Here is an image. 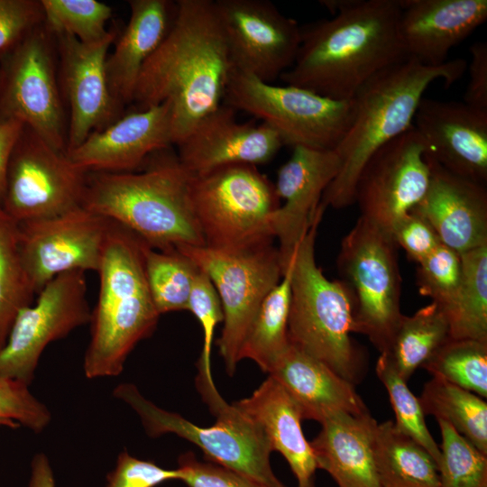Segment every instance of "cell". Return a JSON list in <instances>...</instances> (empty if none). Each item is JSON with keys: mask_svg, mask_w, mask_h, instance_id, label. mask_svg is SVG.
<instances>
[{"mask_svg": "<svg viewBox=\"0 0 487 487\" xmlns=\"http://www.w3.org/2000/svg\"><path fill=\"white\" fill-rule=\"evenodd\" d=\"M23 126L18 120L0 117V205L5 194L8 161Z\"/></svg>", "mask_w": 487, "mask_h": 487, "instance_id": "48", "label": "cell"}, {"mask_svg": "<svg viewBox=\"0 0 487 487\" xmlns=\"http://www.w3.org/2000/svg\"><path fill=\"white\" fill-rule=\"evenodd\" d=\"M398 32L407 58L429 66L447 61L450 51L487 19L486 0H400Z\"/></svg>", "mask_w": 487, "mask_h": 487, "instance_id": "24", "label": "cell"}, {"mask_svg": "<svg viewBox=\"0 0 487 487\" xmlns=\"http://www.w3.org/2000/svg\"><path fill=\"white\" fill-rule=\"evenodd\" d=\"M176 249L207 274L219 297L224 326L217 345L228 374L233 375L243 341L262 302L283 276L278 248L271 244L240 253L207 246Z\"/></svg>", "mask_w": 487, "mask_h": 487, "instance_id": "12", "label": "cell"}, {"mask_svg": "<svg viewBox=\"0 0 487 487\" xmlns=\"http://www.w3.org/2000/svg\"><path fill=\"white\" fill-rule=\"evenodd\" d=\"M400 0H352L330 19L301 27L286 84L335 99H352L383 69L406 59L398 32Z\"/></svg>", "mask_w": 487, "mask_h": 487, "instance_id": "2", "label": "cell"}, {"mask_svg": "<svg viewBox=\"0 0 487 487\" xmlns=\"http://www.w3.org/2000/svg\"><path fill=\"white\" fill-rule=\"evenodd\" d=\"M0 117L31 128L67 152L68 112L59 80L54 34L41 23L0 58Z\"/></svg>", "mask_w": 487, "mask_h": 487, "instance_id": "11", "label": "cell"}, {"mask_svg": "<svg viewBox=\"0 0 487 487\" xmlns=\"http://www.w3.org/2000/svg\"><path fill=\"white\" fill-rule=\"evenodd\" d=\"M43 23L41 0H0V58Z\"/></svg>", "mask_w": 487, "mask_h": 487, "instance_id": "43", "label": "cell"}, {"mask_svg": "<svg viewBox=\"0 0 487 487\" xmlns=\"http://www.w3.org/2000/svg\"><path fill=\"white\" fill-rule=\"evenodd\" d=\"M372 448L381 487H440L434 458L392 420L375 423Z\"/></svg>", "mask_w": 487, "mask_h": 487, "instance_id": "29", "label": "cell"}, {"mask_svg": "<svg viewBox=\"0 0 487 487\" xmlns=\"http://www.w3.org/2000/svg\"><path fill=\"white\" fill-rule=\"evenodd\" d=\"M466 69L463 59L429 67L406 58L367 81L353 97V121L335 149L340 170L325 190L321 204L339 209L354 203L356 184L364 166L382 146L413 128L427 88L438 79L448 87Z\"/></svg>", "mask_w": 487, "mask_h": 487, "instance_id": "3", "label": "cell"}, {"mask_svg": "<svg viewBox=\"0 0 487 487\" xmlns=\"http://www.w3.org/2000/svg\"><path fill=\"white\" fill-rule=\"evenodd\" d=\"M146 280L160 315L187 310L198 267L177 249L144 251Z\"/></svg>", "mask_w": 487, "mask_h": 487, "instance_id": "35", "label": "cell"}, {"mask_svg": "<svg viewBox=\"0 0 487 487\" xmlns=\"http://www.w3.org/2000/svg\"><path fill=\"white\" fill-rule=\"evenodd\" d=\"M437 423L442 438L437 464L440 487H487V455L446 421Z\"/></svg>", "mask_w": 487, "mask_h": 487, "instance_id": "40", "label": "cell"}, {"mask_svg": "<svg viewBox=\"0 0 487 487\" xmlns=\"http://www.w3.org/2000/svg\"><path fill=\"white\" fill-rule=\"evenodd\" d=\"M120 32L115 26L110 28L104 39L92 43L68 34H54L60 86L69 111L67 152L123 115L110 92L106 72L110 46Z\"/></svg>", "mask_w": 487, "mask_h": 487, "instance_id": "18", "label": "cell"}, {"mask_svg": "<svg viewBox=\"0 0 487 487\" xmlns=\"http://www.w3.org/2000/svg\"><path fill=\"white\" fill-rule=\"evenodd\" d=\"M418 400L425 415L446 421L487 455L486 400L437 377L425 383Z\"/></svg>", "mask_w": 487, "mask_h": 487, "instance_id": "32", "label": "cell"}, {"mask_svg": "<svg viewBox=\"0 0 487 487\" xmlns=\"http://www.w3.org/2000/svg\"><path fill=\"white\" fill-rule=\"evenodd\" d=\"M179 480L188 487H271L223 465L199 461L191 452L179 455Z\"/></svg>", "mask_w": 487, "mask_h": 487, "instance_id": "44", "label": "cell"}, {"mask_svg": "<svg viewBox=\"0 0 487 487\" xmlns=\"http://www.w3.org/2000/svg\"><path fill=\"white\" fill-rule=\"evenodd\" d=\"M233 65L212 0H178L174 23L143 65L132 103H169L173 145L223 104Z\"/></svg>", "mask_w": 487, "mask_h": 487, "instance_id": "1", "label": "cell"}, {"mask_svg": "<svg viewBox=\"0 0 487 487\" xmlns=\"http://www.w3.org/2000/svg\"><path fill=\"white\" fill-rule=\"evenodd\" d=\"M190 199L205 246L226 253L272 244L274 185L256 166L235 164L191 176Z\"/></svg>", "mask_w": 487, "mask_h": 487, "instance_id": "7", "label": "cell"}, {"mask_svg": "<svg viewBox=\"0 0 487 487\" xmlns=\"http://www.w3.org/2000/svg\"><path fill=\"white\" fill-rule=\"evenodd\" d=\"M375 372L387 391L396 427L422 446L438 464L440 448L427 428L418 398L409 389L386 354H380Z\"/></svg>", "mask_w": 487, "mask_h": 487, "instance_id": "38", "label": "cell"}, {"mask_svg": "<svg viewBox=\"0 0 487 487\" xmlns=\"http://www.w3.org/2000/svg\"><path fill=\"white\" fill-rule=\"evenodd\" d=\"M223 103L261 119L284 145L335 150L353 121L354 98L335 100L295 86H276L232 68Z\"/></svg>", "mask_w": 487, "mask_h": 487, "instance_id": "8", "label": "cell"}, {"mask_svg": "<svg viewBox=\"0 0 487 487\" xmlns=\"http://www.w3.org/2000/svg\"><path fill=\"white\" fill-rule=\"evenodd\" d=\"M87 173L24 125L8 161L1 206L18 223L64 214L82 207Z\"/></svg>", "mask_w": 487, "mask_h": 487, "instance_id": "13", "label": "cell"}, {"mask_svg": "<svg viewBox=\"0 0 487 487\" xmlns=\"http://www.w3.org/2000/svg\"><path fill=\"white\" fill-rule=\"evenodd\" d=\"M431 177L427 148L414 127L377 151L355 189L362 217L387 231L425 197Z\"/></svg>", "mask_w": 487, "mask_h": 487, "instance_id": "17", "label": "cell"}, {"mask_svg": "<svg viewBox=\"0 0 487 487\" xmlns=\"http://www.w3.org/2000/svg\"><path fill=\"white\" fill-rule=\"evenodd\" d=\"M35 298L22 258L18 222L0 205V350L17 314Z\"/></svg>", "mask_w": 487, "mask_h": 487, "instance_id": "34", "label": "cell"}, {"mask_svg": "<svg viewBox=\"0 0 487 487\" xmlns=\"http://www.w3.org/2000/svg\"><path fill=\"white\" fill-rule=\"evenodd\" d=\"M114 397L139 416L150 436L172 433L199 447L209 462L246 474L271 487H286L270 463L271 444L262 428L234 404L227 402L213 414L216 421L199 427L144 398L133 383L115 387Z\"/></svg>", "mask_w": 487, "mask_h": 487, "instance_id": "10", "label": "cell"}, {"mask_svg": "<svg viewBox=\"0 0 487 487\" xmlns=\"http://www.w3.org/2000/svg\"><path fill=\"white\" fill-rule=\"evenodd\" d=\"M462 276L453 298L439 306L449 338L487 342V245L462 254Z\"/></svg>", "mask_w": 487, "mask_h": 487, "instance_id": "30", "label": "cell"}, {"mask_svg": "<svg viewBox=\"0 0 487 487\" xmlns=\"http://www.w3.org/2000/svg\"><path fill=\"white\" fill-rule=\"evenodd\" d=\"M198 320L203 331V347L198 360L196 385L210 409L225 400L217 391L211 372V351L216 326L223 321L219 297L207 274L198 268L188 300V309Z\"/></svg>", "mask_w": 487, "mask_h": 487, "instance_id": "37", "label": "cell"}, {"mask_svg": "<svg viewBox=\"0 0 487 487\" xmlns=\"http://www.w3.org/2000/svg\"><path fill=\"white\" fill-rule=\"evenodd\" d=\"M448 338L445 315L439 305L432 301L412 316L403 315L388 352L383 354L408 381Z\"/></svg>", "mask_w": 487, "mask_h": 487, "instance_id": "33", "label": "cell"}, {"mask_svg": "<svg viewBox=\"0 0 487 487\" xmlns=\"http://www.w3.org/2000/svg\"><path fill=\"white\" fill-rule=\"evenodd\" d=\"M264 432L272 451L285 458L298 483L313 478L317 469L302 427L301 409L285 388L271 376L247 398L233 403Z\"/></svg>", "mask_w": 487, "mask_h": 487, "instance_id": "28", "label": "cell"}, {"mask_svg": "<svg viewBox=\"0 0 487 487\" xmlns=\"http://www.w3.org/2000/svg\"><path fill=\"white\" fill-rule=\"evenodd\" d=\"M148 244L111 221L99 275V293L91 311L90 339L83 369L88 379L119 375L135 345L156 328L160 314L144 270Z\"/></svg>", "mask_w": 487, "mask_h": 487, "instance_id": "5", "label": "cell"}, {"mask_svg": "<svg viewBox=\"0 0 487 487\" xmlns=\"http://www.w3.org/2000/svg\"><path fill=\"white\" fill-rule=\"evenodd\" d=\"M268 373L296 400L303 419L321 423L336 413H369L353 383L290 344Z\"/></svg>", "mask_w": 487, "mask_h": 487, "instance_id": "26", "label": "cell"}, {"mask_svg": "<svg viewBox=\"0 0 487 487\" xmlns=\"http://www.w3.org/2000/svg\"><path fill=\"white\" fill-rule=\"evenodd\" d=\"M18 225L22 258L36 295L62 273L98 271L111 225L107 218L79 207Z\"/></svg>", "mask_w": 487, "mask_h": 487, "instance_id": "15", "label": "cell"}, {"mask_svg": "<svg viewBox=\"0 0 487 487\" xmlns=\"http://www.w3.org/2000/svg\"><path fill=\"white\" fill-rule=\"evenodd\" d=\"M85 273L75 271L58 275L30 306L20 310L0 350V377L30 385L47 345L89 323Z\"/></svg>", "mask_w": 487, "mask_h": 487, "instance_id": "14", "label": "cell"}, {"mask_svg": "<svg viewBox=\"0 0 487 487\" xmlns=\"http://www.w3.org/2000/svg\"><path fill=\"white\" fill-rule=\"evenodd\" d=\"M297 487H316V484H315V478L306 482H303V483H298V486Z\"/></svg>", "mask_w": 487, "mask_h": 487, "instance_id": "50", "label": "cell"}, {"mask_svg": "<svg viewBox=\"0 0 487 487\" xmlns=\"http://www.w3.org/2000/svg\"><path fill=\"white\" fill-rule=\"evenodd\" d=\"M471 61L468 66L469 81L464 95V103L487 112V44L474 42L470 47Z\"/></svg>", "mask_w": 487, "mask_h": 487, "instance_id": "47", "label": "cell"}, {"mask_svg": "<svg viewBox=\"0 0 487 487\" xmlns=\"http://www.w3.org/2000/svg\"><path fill=\"white\" fill-rule=\"evenodd\" d=\"M396 247L390 233L360 216L338 254L354 301V333L367 336L380 354L388 352L403 317Z\"/></svg>", "mask_w": 487, "mask_h": 487, "instance_id": "9", "label": "cell"}, {"mask_svg": "<svg viewBox=\"0 0 487 487\" xmlns=\"http://www.w3.org/2000/svg\"><path fill=\"white\" fill-rule=\"evenodd\" d=\"M292 148L291 156L279 169L274 184L283 204L271 216L283 272L308 229L324 215L323 194L338 174L341 164L335 150Z\"/></svg>", "mask_w": 487, "mask_h": 487, "instance_id": "19", "label": "cell"}, {"mask_svg": "<svg viewBox=\"0 0 487 487\" xmlns=\"http://www.w3.org/2000/svg\"><path fill=\"white\" fill-rule=\"evenodd\" d=\"M427 159L429 186L411 211L431 225L442 244L459 254L487 245L485 185L447 170L428 153Z\"/></svg>", "mask_w": 487, "mask_h": 487, "instance_id": "23", "label": "cell"}, {"mask_svg": "<svg viewBox=\"0 0 487 487\" xmlns=\"http://www.w3.org/2000/svg\"><path fill=\"white\" fill-rule=\"evenodd\" d=\"M422 368L433 377L487 398V342L448 338Z\"/></svg>", "mask_w": 487, "mask_h": 487, "instance_id": "36", "label": "cell"}, {"mask_svg": "<svg viewBox=\"0 0 487 487\" xmlns=\"http://www.w3.org/2000/svg\"><path fill=\"white\" fill-rule=\"evenodd\" d=\"M172 145L171 110L164 102L121 115L67 153L87 172H132Z\"/></svg>", "mask_w": 487, "mask_h": 487, "instance_id": "22", "label": "cell"}, {"mask_svg": "<svg viewBox=\"0 0 487 487\" xmlns=\"http://www.w3.org/2000/svg\"><path fill=\"white\" fill-rule=\"evenodd\" d=\"M27 487H55L51 463L43 453L36 454L31 462V473Z\"/></svg>", "mask_w": 487, "mask_h": 487, "instance_id": "49", "label": "cell"}, {"mask_svg": "<svg viewBox=\"0 0 487 487\" xmlns=\"http://www.w3.org/2000/svg\"><path fill=\"white\" fill-rule=\"evenodd\" d=\"M322 217L308 229L290 260L288 338L291 345L354 385L362 380L365 364L351 337L354 301L346 285L327 279L317 264L315 244Z\"/></svg>", "mask_w": 487, "mask_h": 487, "instance_id": "6", "label": "cell"}, {"mask_svg": "<svg viewBox=\"0 0 487 487\" xmlns=\"http://www.w3.org/2000/svg\"><path fill=\"white\" fill-rule=\"evenodd\" d=\"M391 236L396 244L418 263L441 244L431 225L413 211L398 222L391 231Z\"/></svg>", "mask_w": 487, "mask_h": 487, "instance_id": "46", "label": "cell"}, {"mask_svg": "<svg viewBox=\"0 0 487 487\" xmlns=\"http://www.w3.org/2000/svg\"><path fill=\"white\" fill-rule=\"evenodd\" d=\"M167 150L141 171L88 172L82 207L156 250L205 246L191 205V176Z\"/></svg>", "mask_w": 487, "mask_h": 487, "instance_id": "4", "label": "cell"}, {"mask_svg": "<svg viewBox=\"0 0 487 487\" xmlns=\"http://www.w3.org/2000/svg\"><path fill=\"white\" fill-rule=\"evenodd\" d=\"M413 127L427 153L447 170L486 185L487 112L464 102L423 97Z\"/></svg>", "mask_w": 487, "mask_h": 487, "instance_id": "21", "label": "cell"}, {"mask_svg": "<svg viewBox=\"0 0 487 487\" xmlns=\"http://www.w3.org/2000/svg\"><path fill=\"white\" fill-rule=\"evenodd\" d=\"M234 68L272 83L295 61L301 27L268 0H216Z\"/></svg>", "mask_w": 487, "mask_h": 487, "instance_id": "16", "label": "cell"}, {"mask_svg": "<svg viewBox=\"0 0 487 487\" xmlns=\"http://www.w3.org/2000/svg\"><path fill=\"white\" fill-rule=\"evenodd\" d=\"M130 17L106 60V78L116 104H131L139 74L170 32L177 1L130 0Z\"/></svg>", "mask_w": 487, "mask_h": 487, "instance_id": "25", "label": "cell"}, {"mask_svg": "<svg viewBox=\"0 0 487 487\" xmlns=\"http://www.w3.org/2000/svg\"><path fill=\"white\" fill-rule=\"evenodd\" d=\"M284 142L264 123H240L223 103L206 115L178 145V159L190 176L235 165L258 166L274 158Z\"/></svg>", "mask_w": 487, "mask_h": 487, "instance_id": "20", "label": "cell"}, {"mask_svg": "<svg viewBox=\"0 0 487 487\" xmlns=\"http://www.w3.org/2000/svg\"><path fill=\"white\" fill-rule=\"evenodd\" d=\"M461 276L460 254L440 244L429 255L418 262L419 293L430 298L439 306H444L455 295Z\"/></svg>", "mask_w": 487, "mask_h": 487, "instance_id": "41", "label": "cell"}, {"mask_svg": "<svg viewBox=\"0 0 487 487\" xmlns=\"http://www.w3.org/2000/svg\"><path fill=\"white\" fill-rule=\"evenodd\" d=\"M376 422L370 413H336L321 422V430L309 443L317 468L338 487H381L372 448Z\"/></svg>", "mask_w": 487, "mask_h": 487, "instance_id": "27", "label": "cell"}, {"mask_svg": "<svg viewBox=\"0 0 487 487\" xmlns=\"http://www.w3.org/2000/svg\"><path fill=\"white\" fill-rule=\"evenodd\" d=\"M44 23L53 34L70 35L84 43L104 39L113 10L96 0H41Z\"/></svg>", "mask_w": 487, "mask_h": 487, "instance_id": "39", "label": "cell"}, {"mask_svg": "<svg viewBox=\"0 0 487 487\" xmlns=\"http://www.w3.org/2000/svg\"><path fill=\"white\" fill-rule=\"evenodd\" d=\"M26 383L0 377V426H23L40 433L50 424L48 408L35 398Z\"/></svg>", "mask_w": 487, "mask_h": 487, "instance_id": "42", "label": "cell"}, {"mask_svg": "<svg viewBox=\"0 0 487 487\" xmlns=\"http://www.w3.org/2000/svg\"><path fill=\"white\" fill-rule=\"evenodd\" d=\"M291 294V262L280 282L262 302L243 341L239 359H251L269 372L289 345L288 319Z\"/></svg>", "mask_w": 487, "mask_h": 487, "instance_id": "31", "label": "cell"}, {"mask_svg": "<svg viewBox=\"0 0 487 487\" xmlns=\"http://www.w3.org/2000/svg\"><path fill=\"white\" fill-rule=\"evenodd\" d=\"M106 480V487H155L167 481L179 480V471L162 468L124 451L118 455Z\"/></svg>", "mask_w": 487, "mask_h": 487, "instance_id": "45", "label": "cell"}]
</instances>
